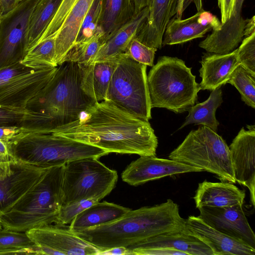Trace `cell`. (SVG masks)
Wrapping results in <instances>:
<instances>
[{
  "instance_id": "cell-1",
  "label": "cell",
  "mask_w": 255,
  "mask_h": 255,
  "mask_svg": "<svg viewBox=\"0 0 255 255\" xmlns=\"http://www.w3.org/2000/svg\"><path fill=\"white\" fill-rule=\"evenodd\" d=\"M111 152L155 156L157 136L147 121L119 109L111 103L96 102L78 119L50 131Z\"/></svg>"
},
{
  "instance_id": "cell-2",
  "label": "cell",
  "mask_w": 255,
  "mask_h": 255,
  "mask_svg": "<svg viewBox=\"0 0 255 255\" xmlns=\"http://www.w3.org/2000/svg\"><path fill=\"white\" fill-rule=\"evenodd\" d=\"M185 219L171 199L161 204L130 210L114 221L74 232L101 250L128 247L167 232L182 230Z\"/></svg>"
},
{
  "instance_id": "cell-3",
  "label": "cell",
  "mask_w": 255,
  "mask_h": 255,
  "mask_svg": "<svg viewBox=\"0 0 255 255\" xmlns=\"http://www.w3.org/2000/svg\"><path fill=\"white\" fill-rule=\"evenodd\" d=\"M64 165L48 168L41 180L10 209L0 215L3 229L25 232L36 228L61 225L58 215L62 201Z\"/></svg>"
},
{
  "instance_id": "cell-4",
  "label": "cell",
  "mask_w": 255,
  "mask_h": 255,
  "mask_svg": "<svg viewBox=\"0 0 255 255\" xmlns=\"http://www.w3.org/2000/svg\"><path fill=\"white\" fill-rule=\"evenodd\" d=\"M28 128L6 142L10 158L25 163L49 168L76 159L99 158L108 153L99 147L51 132Z\"/></svg>"
},
{
  "instance_id": "cell-5",
  "label": "cell",
  "mask_w": 255,
  "mask_h": 255,
  "mask_svg": "<svg viewBox=\"0 0 255 255\" xmlns=\"http://www.w3.org/2000/svg\"><path fill=\"white\" fill-rule=\"evenodd\" d=\"M151 108L182 113L195 105L200 90L191 68L177 57L158 58L147 75Z\"/></svg>"
},
{
  "instance_id": "cell-6",
  "label": "cell",
  "mask_w": 255,
  "mask_h": 255,
  "mask_svg": "<svg viewBox=\"0 0 255 255\" xmlns=\"http://www.w3.org/2000/svg\"><path fill=\"white\" fill-rule=\"evenodd\" d=\"M81 81L79 65L64 62L58 65L48 87L34 104L36 107L34 110L50 118L51 131L76 120L83 112L95 103L82 91Z\"/></svg>"
},
{
  "instance_id": "cell-7",
  "label": "cell",
  "mask_w": 255,
  "mask_h": 255,
  "mask_svg": "<svg viewBox=\"0 0 255 255\" xmlns=\"http://www.w3.org/2000/svg\"><path fill=\"white\" fill-rule=\"evenodd\" d=\"M168 158L214 174L221 181L236 183L229 146L206 126L191 130Z\"/></svg>"
},
{
  "instance_id": "cell-8",
  "label": "cell",
  "mask_w": 255,
  "mask_h": 255,
  "mask_svg": "<svg viewBox=\"0 0 255 255\" xmlns=\"http://www.w3.org/2000/svg\"><path fill=\"white\" fill-rule=\"evenodd\" d=\"M147 66L126 52L120 55L108 89L107 101L119 109L143 121L151 119L147 84Z\"/></svg>"
},
{
  "instance_id": "cell-9",
  "label": "cell",
  "mask_w": 255,
  "mask_h": 255,
  "mask_svg": "<svg viewBox=\"0 0 255 255\" xmlns=\"http://www.w3.org/2000/svg\"><path fill=\"white\" fill-rule=\"evenodd\" d=\"M95 157L84 158L64 165L62 185V204L97 199L100 201L115 187L118 175Z\"/></svg>"
},
{
  "instance_id": "cell-10",
  "label": "cell",
  "mask_w": 255,
  "mask_h": 255,
  "mask_svg": "<svg viewBox=\"0 0 255 255\" xmlns=\"http://www.w3.org/2000/svg\"><path fill=\"white\" fill-rule=\"evenodd\" d=\"M57 69H31L20 62L0 67V105L28 108L43 95Z\"/></svg>"
},
{
  "instance_id": "cell-11",
  "label": "cell",
  "mask_w": 255,
  "mask_h": 255,
  "mask_svg": "<svg viewBox=\"0 0 255 255\" xmlns=\"http://www.w3.org/2000/svg\"><path fill=\"white\" fill-rule=\"evenodd\" d=\"M40 0H22L0 18V68L20 62L26 53L32 12Z\"/></svg>"
},
{
  "instance_id": "cell-12",
  "label": "cell",
  "mask_w": 255,
  "mask_h": 255,
  "mask_svg": "<svg viewBox=\"0 0 255 255\" xmlns=\"http://www.w3.org/2000/svg\"><path fill=\"white\" fill-rule=\"evenodd\" d=\"M49 168L11 159L0 162V215L10 209L41 180Z\"/></svg>"
},
{
  "instance_id": "cell-13",
  "label": "cell",
  "mask_w": 255,
  "mask_h": 255,
  "mask_svg": "<svg viewBox=\"0 0 255 255\" xmlns=\"http://www.w3.org/2000/svg\"><path fill=\"white\" fill-rule=\"evenodd\" d=\"M244 205L198 208L199 217L222 233L255 249V235L243 208Z\"/></svg>"
},
{
  "instance_id": "cell-14",
  "label": "cell",
  "mask_w": 255,
  "mask_h": 255,
  "mask_svg": "<svg viewBox=\"0 0 255 255\" xmlns=\"http://www.w3.org/2000/svg\"><path fill=\"white\" fill-rule=\"evenodd\" d=\"M64 226L52 225L33 228L25 233L36 246L50 249L58 255H99L100 250Z\"/></svg>"
},
{
  "instance_id": "cell-15",
  "label": "cell",
  "mask_w": 255,
  "mask_h": 255,
  "mask_svg": "<svg viewBox=\"0 0 255 255\" xmlns=\"http://www.w3.org/2000/svg\"><path fill=\"white\" fill-rule=\"evenodd\" d=\"M197 167L170 159L142 155L132 161L121 174L123 181L132 186L176 174L201 172Z\"/></svg>"
},
{
  "instance_id": "cell-16",
  "label": "cell",
  "mask_w": 255,
  "mask_h": 255,
  "mask_svg": "<svg viewBox=\"0 0 255 255\" xmlns=\"http://www.w3.org/2000/svg\"><path fill=\"white\" fill-rule=\"evenodd\" d=\"M248 128V130L241 129L229 147L236 181L249 189L255 206V127Z\"/></svg>"
},
{
  "instance_id": "cell-17",
  "label": "cell",
  "mask_w": 255,
  "mask_h": 255,
  "mask_svg": "<svg viewBox=\"0 0 255 255\" xmlns=\"http://www.w3.org/2000/svg\"><path fill=\"white\" fill-rule=\"evenodd\" d=\"M184 231L207 245L214 255H255V249L216 230L199 216H189L185 220Z\"/></svg>"
},
{
  "instance_id": "cell-18",
  "label": "cell",
  "mask_w": 255,
  "mask_h": 255,
  "mask_svg": "<svg viewBox=\"0 0 255 255\" xmlns=\"http://www.w3.org/2000/svg\"><path fill=\"white\" fill-rule=\"evenodd\" d=\"M245 0H236L231 17L222 24L220 29L212 33L201 41L200 47L207 52L220 54L229 53L239 45L245 37L247 19L241 15Z\"/></svg>"
},
{
  "instance_id": "cell-19",
  "label": "cell",
  "mask_w": 255,
  "mask_h": 255,
  "mask_svg": "<svg viewBox=\"0 0 255 255\" xmlns=\"http://www.w3.org/2000/svg\"><path fill=\"white\" fill-rule=\"evenodd\" d=\"M178 0H151L145 22L135 38L146 45L161 49L166 27L177 12Z\"/></svg>"
},
{
  "instance_id": "cell-20",
  "label": "cell",
  "mask_w": 255,
  "mask_h": 255,
  "mask_svg": "<svg viewBox=\"0 0 255 255\" xmlns=\"http://www.w3.org/2000/svg\"><path fill=\"white\" fill-rule=\"evenodd\" d=\"M149 10L148 6L145 7L107 38L93 62L113 60L126 53L130 42L145 22Z\"/></svg>"
},
{
  "instance_id": "cell-21",
  "label": "cell",
  "mask_w": 255,
  "mask_h": 255,
  "mask_svg": "<svg viewBox=\"0 0 255 255\" xmlns=\"http://www.w3.org/2000/svg\"><path fill=\"white\" fill-rule=\"evenodd\" d=\"M200 62L199 73L202 81L200 88L209 91L225 85L233 70L240 64L237 49L225 54L204 53Z\"/></svg>"
},
{
  "instance_id": "cell-22",
  "label": "cell",
  "mask_w": 255,
  "mask_h": 255,
  "mask_svg": "<svg viewBox=\"0 0 255 255\" xmlns=\"http://www.w3.org/2000/svg\"><path fill=\"white\" fill-rule=\"evenodd\" d=\"M246 193L234 183L204 180L199 183L193 197L196 208L204 206L223 207L244 205Z\"/></svg>"
},
{
  "instance_id": "cell-23",
  "label": "cell",
  "mask_w": 255,
  "mask_h": 255,
  "mask_svg": "<svg viewBox=\"0 0 255 255\" xmlns=\"http://www.w3.org/2000/svg\"><path fill=\"white\" fill-rule=\"evenodd\" d=\"M117 58L110 61H95L84 65L79 64L81 72V89L95 103L106 100Z\"/></svg>"
},
{
  "instance_id": "cell-24",
  "label": "cell",
  "mask_w": 255,
  "mask_h": 255,
  "mask_svg": "<svg viewBox=\"0 0 255 255\" xmlns=\"http://www.w3.org/2000/svg\"><path fill=\"white\" fill-rule=\"evenodd\" d=\"M161 247L185 253L187 255H214L211 249L197 238L182 230L156 236L127 247L129 249Z\"/></svg>"
},
{
  "instance_id": "cell-25",
  "label": "cell",
  "mask_w": 255,
  "mask_h": 255,
  "mask_svg": "<svg viewBox=\"0 0 255 255\" xmlns=\"http://www.w3.org/2000/svg\"><path fill=\"white\" fill-rule=\"evenodd\" d=\"M94 0H77L67 15L55 39L56 62L63 60L75 44L82 22Z\"/></svg>"
},
{
  "instance_id": "cell-26",
  "label": "cell",
  "mask_w": 255,
  "mask_h": 255,
  "mask_svg": "<svg viewBox=\"0 0 255 255\" xmlns=\"http://www.w3.org/2000/svg\"><path fill=\"white\" fill-rule=\"evenodd\" d=\"M130 210L107 201L98 202L78 214L71 222L69 229L76 232L107 224L122 217Z\"/></svg>"
},
{
  "instance_id": "cell-27",
  "label": "cell",
  "mask_w": 255,
  "mask_h": 255,
  "mask_svg": "<svg viewBox=\"0 0 255 255\" xmlns=\"http://www.w3.org/2000/svg\"><path fill=\"white\" fill-rule=\"evenodd\" d=\"M3 126L37 128L43 132H50L52 129L50 118L39 111L0 105V127Z\"/></svg>"
},
{
  "instance_id": "cell-28",
  "label": "cell",
  "mask_w": 255,
  "mask_h": 255,
  "mask_svg": "<svg viewBox=\"0 0 255 255\" xmlns=\"http://www.w3.org/2000/svg\"><path fill=\"white\" fill-rule=\"evenodd\" d=\"M199 12L185 19H178L174 16L168 22L165 30L162 46L183 43L194 39L201 38L212 30L210 26H204L198 21Z\"/></svg>"
},
{
  "instance_id": "cell-29",
  "label": "cell",
  "mask_w": 255,
  "mask_h": 255,
  "mask_svg": "<svg viewBox=\"0 0 255 255\" xmlns=\"http://www.w3.org/2000/svg\"><path fill=\"white\" fill-rule=\"evenodd\" d=\"M133 15L131 0H102L99 26L104 41Z\"/></svg>"
},
{
  "instance_id": "cell-30",
  "label": "cell",
  "mask_w": 255,
  "mask_h": 255,
  "mask_svg": "<svg viewBox=\"0 0 255 255\" xmlns=\"http://www.w3.org/2000/svg\"><path fill=\"white\" fill-rule=\"evenodd\" d=\"M62 1L40 0L38 2L30 18L26 37V52L37 43L53 19Z\"/></svg>"
},
{
  "instance_id": "cell-31",
  "label": "cell",
  "mask_w": 255,
  "mask_h": 255,
  "mask_svg": "<svg viewBox=\"0 0 255 255\" xmlns=\"http://www.w3.org/2000/svg\"><path fill=\"white\" fill-rule=\"evenodd\" d=\"M222 102L221 87L212 90L207 100L194 105L187 110L188 115L179 129L189 124H194L206 126L217 132L219 122L216 118V111Z\"/></svg>"
},
{
  "instance_id": "cell-32",
  "label": "cell",
  "mask_w": 255,
  "mask_h": 255,
  "mask_svg": "<svg viewBox=\"0 0 255 255\" xmlns=\"http://www.w3.org/2000/svg\"><path fill=\"white\" fill-rule=\"evenodd\" d=\"M56 36L47 38L29 49L20 61L31 69L58 66L56 62Z\"/></svg>"
},
{
  "instance_id": "cell-33",
  "label": "cell",
  "mask_w": 255,
  "mask_h": 255,
  "mask_svg": "<svg viewBox=\"0 0 255 255\" xmlns=\"http://www.w3.org/2000/svg\"><path fill=\"white\" fill-rule=\"evenodd\" d=\"M37 250L25 232L0 229V255H38Z\"/></svg>"
},
{
  "instance_id": "cell-34",
  "label": "cell",
  "mask_w": 255,
  "mask_h": 255,
  "mask_svg": "<svg viewBox=\"0 0 255 255\" xmlns=\"http://www.w3.org/2000/svg\"><path fill=\"white\" fill-rule=\"evenodd\" d=\"M104 41V34L99 32L87 40L76 43L65 56L63 62H72L79 65L92 62Z\"/></svg>"
},
{
  "instance_id": "cell-35",
  "label": "cell",
  "mask_w": 255,
  "mask_h": 255,
  "mask_svg": "<svg viewBox=\"0 0 255 255\" xmlns=\"http://www.w3.org/2000/svg\"><path fill=\"white\" fill-rule=\"evenodd\" d=\"M227 83L236 88L246 104L255 108V75L240 64L233 70Z\"/></svg>"
},
{
  "instance_id": "cell-36",
  "label": "cell",
  "mask_w": 255,
  "mask_h": 255,
  "mask_svg": "<svg viewBox=\"0 0 255 255\" xmlns=\"http://www.w3.org/2000/svg\"><path fill=\"white\" fill-rule=\"evenodd\" d=\"M101 8L102 0H94L82 22L75 44L87 40L97 33L102 32L99 26Z\"/></svg>"
},
{
  "instance_id": "cell-37",
  "label": "cell",
  "mask_w": 255,
  "mask_h": 255,
  "mask_svg": "<svg viewBox=\"0 0 255 255\" xmlns=\"http://www.w3.org/2000/svg\"><path fill=\"white\" fill-rule=\"evenodd\" d=\"M237 49L240 64L255 75V32L245 36Z\"/></svg>"
},
{
  "instance_id": "cell-38",
  "label": "cell",
  "mask_w": 255,
  "mask_h": 255,
  "mask_svg": "<svg viewBox=\"0 0 255 255\" xmlns=\"http://www.w3.org/2000/svg\"><path fill=\"white\" fill-rule=\"evenodd\" d=\"M157 50L146 45L135 37L130 42L126 53L135 61L152 67Z\"/></svg>"
},
{
  "instance_id": "cell-39",
  "label": "cell",
  "mask_w": 255,
  "mask_h": 255,
  "mask_svg": "<svg viewBox=\"0 0 255 255\" xmlns=\"http://www.w3.org/2000/svg\"><path fill=\"white\" fill-rule=\"evenodd\" d=\"M76 0H62L53 19L37 43L47 38L56 36Z\"/></svg>"
},
{
  "instance_id": "cell-40",
  "label": "cell",
  "mask_w": 255,
  "mask_h": 255,
  "mask_svg": "<svg viewBox=\"0 0 255 255\" xmlns=\"http://www.w3.org/2000/svg\"><path fill=\"white\" fill-rule=\"evenodd\" d=\"M99 201L100 200L97 199L92 198L62 204L58 215L60 224L65 225L71 223L78 214Z\"/></svg>"
},
{
  "instance_id": "cell-41",
  "label": "cell",
  "mask_w": 255,
  "mask_h": 255,
  "mask_svg": "<svg viewBox=\"0 0 255 255\" xmlns=\"http://www.w3.org/2000/svg\"><path fill=\"white\" fill-rule=\"evenodd\" d=\"M129 250H131L132 255H187L185 253L180 251L161 247L134 248Z\"/></svg>"
},
{
  "instance_id": "cell-42",
  "label": "cell",
  "mask_w": 255,
  "mask_h": 255,
  "mask_svg": "<svg viewBox=\"0 0 255 255\" xmlns=\"http://www.w3.org/2000/svg\"><path fill=\"white\" fill-rule=\"evenodd\" d=\"M197 20L198 22L202 25L210 26L212 30L220 29L222 25L221 22L216 16L204 9L199 12Z\"/></svg>"
},
{
  "instance_id": "cell-43",
  "label": "cell",
  "mask_w": 255,
  "mask_h": 255,
  "mask_svg": "<svg viewBox=\"0 0 255 255\" xmlns=\"http://www.w3.org/2000/svg\"><path fill=\"white\" fill-rule=\"evenodd\" d=\"M26 128L16 126L0 127V140L7 142L24 131Z\"/></svg>"
},
{
  "instance_id": "cell-44",
  "label": "cell",
  "mask_w": 255,
  "mask_h": 255,
  "mask_svg": "<svg viewBox=\"0 0 255 255\" xmlns=\"http://www.w3.org/2000/svg\"><path fill=\"white\" fill-rule=\"evenodd\" d=\"M236 0H218L221 11V22L225 23L230 18L234 9Z\"/></svg>"
},
{
  "instance_id": "cell-45",
  "label": "cell",
  "mask_w": 255,
  "mask_h": 255,
  "mask_svg": "<svg viewBox=\"0 0 255 255\" xmlns=\"http://www.w3.org/2000/svg\"><path fill=\"white\" fill-rule=\"evenodd\" d=\"M132 255V252L127 247H116L110 249L102 251L100 252L99 255Z\"/></svg>"
},
{
  "instance_id": "cell-46",
  "label": "cell",
  "mask_w": 255,
  "mask_h": 255,
  "mask_svg": "<svg viewBox=\"0 0 255 255\" xmlns=\"http://www.w3.org/2000/svg\"><path fill=\"white\" fill-rule=\"evenodd\" d=\"M22 0H0L2 7L3 14L14 9Z\"/></svg>"
},
{
  "instance_id": "cell-47",
  "label": "cell",
  "mask_w": 255,
  "mask_h": 255,
  "mask_svg": "<svg viewBox=\"0 0 255 255\" xmlns=\"http://www.w3.org/2000/svg\"><path fill=\"white\" fill-rule=\"evenodd\" d=\"M10 159L6 142L0 140V162H6Z\"/></svg>"
},
{
  "instance_id": "cell-48",
  "label": "cell",
  "mask_w": 255,
  "mask_h": 255,
  "mask_svg": "<svg viewBox=\"0 0 255 255\" xmlns=\"http://www.w3.org/2000/svg\"><path fill=\"white\" fill-rule=\"evenodd\" d=\"M134 15L150 3L151 0H131Z\"/></svg>"
},
{
  "instance_id": "cell-49",
  "label": "cell",
  "mask_w": 255,
  "mask_h": 255,
  "mask_svg": "<svg viewBox=\"0 0 255 255\" xmlns=\"http://www.w3.org/2000/svg\"><path fill=\"white\" fill-rule=\"evenodd\" d=\"M193 2L196 6L198 12L203 10L202 0H183V11L187 8V7L191 3Z\"/></svg>"
},
{
  "instance_id": "cell-50",
  "label": "cell",
  "mask_w": 255,
  "mask_h": 255,
  "mask_svg": "<svg viewBox=\"0 0 255 255\" xmlns=\"http://www.w3.org/2000/svg\"><path fill=\"white\" fill-rule=\"evenodd\" d=\"M183 0H178L177 12L175 15V17L178 19H181L183 13Z\"/></svg>"
},
{
  "instance_id": "cell-51",
  "label": "cell",
  "mask_w": 255,
  "mask_h": 255,
  "mask_svg": "<svg viewBox=\"0 0 255 255\" xmlns=\"http://www.w3.org/2000/svg\"><path fill=\"white\" fill-rule=\"evenodd\" d=\"M2 15H3V7H2L1 2L0 0V18H1V17L2 16Z\"/></svg>"
},
{
  "instance_id": "cell-52",
  "label": "cell",
  "mask_w": 255,
  "mask_h": 255,
  "mask_svg": "<svg viewBox=\"0 0 255 255\" xmlns=\"http://www.w3.org/2000/svg\"><path fill=\"white\" fill-rule=\"evenodd\" d=\"M1 228H2L1 226V224H0V229H1Z\"/></svg>"
}]
</instances>
